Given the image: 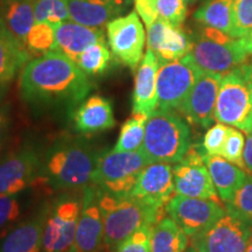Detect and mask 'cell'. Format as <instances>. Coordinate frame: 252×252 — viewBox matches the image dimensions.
<instances>
[{
    "instance_id": "6da1fadb",
    "label": "cell",
    "mask_w": 252,
    "mask_h": 252,
    "mask_svg": "<svg viewBox=\"0 0 252 252\" xmlns=\"http://www.w3.org/2000/svg\"><path fill=\"white\" fill-rule=\"evenodd\" d=\"M93 88L86 72L56 50L30 60L19 78L21 99L37 110L68 108L72 111Z\"/></svg>"
},
{
    "instance_id": "7a4b0ae2",
    "label": "cell",
    "mask_w": 252,
    "mask_h": 252,
    "mask_svg": "<svg viewBox=\"0 0 252 252\" xmlns=\"http://www.w3.org/2000/svg\"><path fill=\"white\" fill-rule=\"evenodd\" d=\"M102 150L83 137H61L42 153L40 187L53 191L82 190L93 182Z\"/></svg>"
},
{
    "instance_id": "3957f363",
    "label": "cell",
    "mask_w": 252,
    "mask_h": 252,
    "mask_svg": "<svg viewBox=\"0 0 252 252\" xmlns=\"http://www.w3.org/2000/svg\"><path fill=\"white\" fill-rule=\"evenodd\" d=\"M99 206L103 215L105 243L112 252L132 232L144 225H156L166 209H158L131 195H112L99 189Z\"/></svg>"
},
{
    "instance_id": "277c9868",
    "label": "cell",
    "mask_w": 252,
    "mask_h": 252,
    "mask_svg": "<svg viewBox=\"0 0 252 252\" xmlns=\"http://www.w3.org/2000/svg\"><path fill=\"white\" fill-rule=\"evenodd\" d=\"M189 125L178 113L157 109L146 124L141 152L151 162L178 163L191 146Z\"/></svg>"
},
{
    "instance_id": "5b68a950",
    "label": "cell",
    "mask_w": 252,
    "mask_h": 252,
    "mask_svg": "<svg viewBox=\"0 0 252 252\" xmlns=\"http://www.w3.org/2000/svg\"><path fill=\"white\" fill-rule=\"evenodd\" d=\"M193 39L189 56L204 72L224 75L248 61V52L242 39H235L224 32L202 26Z\"/></svg>"
},
{
    "instance_id": "8992f818",
    "label": "cell",
    "mask_w": 252,
    "mask_h": 252,
    "mask_svg": "<svg viewBox=\"0 0 252 252\" xmlns=\"http://www.w3.org/2000/svg\"><path fill=\"white\" fill-rule=\"evenodd\" d=\"M82 208V190L61 191L46 201L42 252H68L74 245Z\"/></svg>"
},
{
    "instance_id": "52a82bcc",
    "label": "cell",
    "mask_w": 252,
    "mask_h": 252,
    "mask_svg": "<svg viewBox=\"0 0 252 252\" xmlns=\"http://www.w3.org/2000/svg\"><path fill=\"white\" fill-rule=\"evenodd\" d=\"M149 163L141 150L134 152L102 151L91 184L105 193L118 196L130 195L141 172Z\"/></svg>"
},
{
    "instance_id": "ba28073f",
    "label": "cell",
    "mask_w": 252,
    "mask_h": 252,
    "mask_svg": "<svg viewBox=\"0 0 252 252\" xmlns=\"http://www.w3.org/2000/svg\"><path fill=\"white\" fill-rule=\"evenodd\" d=\"M215 121L247 134L252 132V93L241 67L226 72L220 80Z\"/></svg>"
},
{
    "instance_id": "9c48e42d",
    "label": "cell",
    "mask_w": 252,
    "mask_h": 252,
    "mask_svg": "<svg viewBox=\"0 0 252 252\" xmlns=\"http://www.w3.org/2000/svg\"><path fill=\"white\" fill-rule=\"evenodd\" d=\"M202 72L189 55L176 61L161 63L157 78L158 109L162 111H180Z\"/></svg>"
},
{
    "instance_id": "30bf717a",
    "label": "cell",
    "mask_w": 252,
    "mask_h": 252,
    "mask_svg": "<svg viewBox=\"0 0 252 252\" xmlns=\"http://www.w3.org/2000/svg\"><path fill=\"white\" fill-rule=\"evenodd\" d=\"M42 154L32 145H24L0 158V196L39 188Z\"/></svg>"
},
{
    "instance_id": "8fae6325",
    "label": "cell",
    "mask_w": 252,
    "mask_h": 252,
    "mask_svg": "<svg viewBox=\"0 0 252 252\" xmlns=\"http://www.w3.org/2000/svg\"><path fill=\"white\" fill-rule=\"evenodd\" d=\"M252 224L226 212L209 228L190 237V247L198 252H245Z\"/></svg>"
},
{
    "instance_id": "7c38bea8",
    "label": "cell",
    "mask_w": 252,
    "mask_h": 252,
    "mask_svg": "<svg viewBox=\"0 0 252 252\" xmlns=\"http://www.w3.org/2000/svg\"><path fill=\"white\" fill-rule=\"evenodd\" d=\"M106 35L110 49L119 62L131 70L139 67L144 58L146 34L137 12L110 21L106 26Z\"/></svg>"
},
{
    "instance_id": "4fadbf2b",
    "label": "cell",
    "mask_w": 252,
    "mask_h": 252,
    "mask_svg": "<svg viewBox=\"0 0 252 252\" xmlns=\"http://www.w3.org/2000/svg\"><path fill=\"white\" fill-rule=\"evenodd\" d=\"M166 212L189 237L203 231L226 213L220 200L189 197L175 194L166 206Z\"/></svg>"
},
{
    "instance_id": "5bb4252c",
    "label": "cell",
    "mask_w": 252,
    "mask_h": 252,
    "mask_svg": "<svg viewBox=\"0 0 252 252\" xmlns=\"http://www.w3.org/2000/svg\"><path fill=\"white\" fill-rule=\"evenodd\" d=\"M206 154L202 145L191 144L181 161L174 163L173 179L176 194L189 197L220 200L204 162Z\"/></svg>"
},
{
    "instance_id": "9a60e30c",
    "label": "cell",
    "mask_w": 252,
    "mask_h": 252,
    "mask_svg": "<svg viewBox=\"0 0 252 252\" xmlns=\"http://www.w3.org/2000/svg\"><path fill=\"white\" fill-rule=\"evenodd\" d=\"M71 252H111L105 243L99 188L90 184L82 189V208Z\"/></svg>"
},
{
    "instance_id": "2e32d148",
    "label": "cell",
    "mask_w": 252,
    "mask_h": 252,
    "mask_svg": "<svg viewBox=\"0 0 252 252\" xmlns=\"http://www.w3.org/2000/svg\"><path fill=\"white\" fill-rule=\"evenodd\" d=\"M223 75L202 72L181 106L180 113L189 124L208 128L215 121V106Z\"/></svg>"
},
{
    "instance_id": "e0dca14e",
    "label": "cell",
    "mask_w": 252,
    "mask_h": 252,
    "mask_svg": "<svg viewBox=\"0 0 252 252\" xmlns=\"http://www.w3.org/2000/svg\"><path fill=\"white\" fill-rule=\"evenodd\" d=\"M173 166L165 162H151L141 172L130 195L158 209H166L174 196Z\"/></svg>"
},
{
    "instance_id": "ac0fdd59",
    "label": "cell",
    "mask_w": 252,
    "mask_h": 252,
    "mask_svg": "<svg viewBox=\"0 0 252 252\" xmlns=\"http://www.w3.org/2000/svg\"><path fill=\"white\" fill-rule=\"evenodd\" d=\"M147 49H151L159 63L176 61L189 54L193 39L181 27H175L161 19H157L147 27Z\"/></svg>"
},
{
    "instance_id": "d6986e66",
    "label": "cell",
    "mask_w": 252,
    "mask_h": 252,
    "mask_svg": "<svg viewBox=\"0 0 252 252\" xmlns=\"http://www.w3.org/2000/svg\"><path fill=\"white\" fill-rule=\"evenodd\" d=\"M46 202L0 237V252H42Z\"/></svg>"
},
{
    "instance_id": "ffe728a7",
    "label": "cell",
    "mask_w": 252,
    "mask_h": 252,
    "mask_svg": "<svg viewBox=\"0 0 252 252\" xmlns=\"http://www.w3.org/2000/svg\"><path fill=\"white\" fill-rule=\"evenodd\" d=\"M72 124L80 134H94L116 126L111 100L99 94L87 97L72 110Z\"/></svg>"
},
{
    "instance_id": "44dd1931",
    "label": "cell",
    "mask_w": 252,
    "mask_h": 252,
    "mask_svg": "<svg viewBox=\"0 0 252 252\" xmlns=\"http://www.w3.org/2000/svg\"><path fill=\"white\" fill-rule=\"evenodd\" d=\"M159 60L151 49H147L137 68L132 94V113L151 115L158 109L157 78Z\"/></svg>"
},
{
    "instance_id": "7402d4cb",
    "label": "cell",
    "mask_w": 252,
    "mask_h": 252,
    "mask_svg": "<svg viewBox=\"0 0 252 252\" xmlns=\"http://www.w3.org/2000/svg\"><path fill=\"white\" fill-rule=\"evenodd\" d=\"M99 42H106L104 30L100 28L88 27L71 20L55 27L54 50L65 55L75 63L84 50Z\"/></svg>"
},
{
    "instance_id": "603a6c76",
    "label": "cell",
    "mask_w": 252,
    "mask_h": 252,
    "mask_svg": "<svg viewBox=\"0 0 252 252\" xmlns=\"http://www.w3.org/2000/svg\"><path fill=\"white\" fill-rule=\"evenodd\" d=\"M209 174L217 195L223 203L231 202L239 188L247 180L245 169L234 165L220 156H204Z\"/></svg>"
},
{
    "instance_id": "cb8c5ba5",
    "label": "cell",
    "mask_w": 252,
    "mask_h": 252,
    "mask_svg": "<svg viewBox=\"0 0 252 252\" xmlns=\"http://www.w3.org/2000/svg\"><path fill=\"white\" fill-rule=\"evenodd\" d=\"M68 6L71 21L100 30L124 12L112 0H68Z\"/></svg>"
},
{
    "instance_id": "d4e9b609",
    "label": "cell",
    "mask_w": 252,
    "mask_h": 252,
    "mask_svg": "<svg viewBox=\"0 0 252 252\" xmlns=\"http://www.w3.org/2000/svg\"><path fill=\"white\" fill-rule=\"evenodd\" d=\"M30 59L27 49L12 35L0 19V88H8Z\"/></svg>"
},
{
    "instance_id": "484cf974",
    "label": "cell",
    "mask_w": 252,
    "mask_h": 252,
    "mask_svg": "<svg viewBox=\"0 0 252 252\" xmlns=\"http://www.w3.org/2000/svg\"><path fill=\"white\" fill-rule=\"evenodd\" d=\"M0 19L12 35L25 47L28 33L35 24L33 0H1Z\"/></svg>"
},
{
    "instance_id": "4316f807",
    "label": "cell",
    "mask_w": 252,
    "mask_h": 252,
    "mask_svg": "<svg viewBox=\"0 0 252 252\" xmlns=\"http://www.w3.org/2000/svg\"><path fill=\"white\" fill-rule=\"evenodd\" d=\"M35 188H30L18 194L0 196V237L32 213V203L34 201L33 190Z\"/></svg>"
},
{
    "instance_id": "83f0119b",
    "label": "cell",
    "mask_w": 252,
    "mask_h": 252,
    "mask_svg": "<svg viewBox=\"0 0 252 252\" xmlns=\"http://www.w3.org/2000/svg\"><path fill=\"white\" fill-rule=\"evenodd\" d=\"M189 242V236L171 217H163L152 229V252H185Z\"/></svg>"
},
{
    "instance_id": "f1b7e54d",
    "label": "cell",
    "mask_w": 252,
    "mask_h": 252,
    "mask_svg": "<svg viewBox=\"0 0 252 252\" xmlns=\"http://www.w3.org/2000/svg\"><path fill=\"white\" fill-rule=\"evenodd\" d=\"M234 0H208L194 13V19L202 26L231 34Z\"/></svg>"
},
{
    "instance_id": "f546056e",
    "label": "cell",
    "mask_w": 252,
    "mask_h": 252,
    "mask_svg": "<svg viewBox=\"0 0 252 252\" xmlns=\"http://www.w3.org/2000/svg\"><path fill=\"white\" fill-rule=\"evenodd\" d=\"M149 117V115H144V113H132L131 117L122 124L117 143L112 150L117 152L139 151L144 143Z\"/></svg>"
},
{
    "instance_id": "4dcf8cb0",
    "label": "cell",
    "mask_w": 252,
    "mask_h": 252,
    "mask_svg": "<svg viewBox=\"0 0 252 252\" xmlns=\"http://www.w3.org/2000/svg\"><path fill=\"white\" fill-rule=\"evenodd\" d=\"M108 42H99L90 46L78 56L76 64L88 76H97L109 68L112 59V52L108 48Z\"/></svg>"
},
{
    "instance_id": "1f68e13d",
    "label": "cell",
    "mask_w": 252,
    "mask_h": 252,
    "mask_svg": "<svg viewBox=\"0 0 252 252\" xmlns=\"http://www.w3.org/2000/svg\"><path fill=\"white\" fill-rule=\"evenodd\" d=\"M35 23H48L56 27L70 20L68 0H33Z\"/></svg>"
},
{
    "instance_id": "d6a6232c",
    "label": "cell",
    "mask_w": 252,
    "mask_h": 252,
    "mask_svg": "<svg viewBox=\"0 0 252 252\" xmlns=\"http://www.w3.org/2000/svg\"><path fill=\"white\" fill-rule=\"evenodd\" d=\"M25 47L31 56H41L54 50L55 27L48 23H35L28 33Z\"/></svg>"
},
{
    "instance_id": "836d02e7",
    "label": "cell",
    "mask_w": 252,
    "mask_h": 252,
    "mask_svg": "<svg viewBox=\"0 0 252 252\" xmlns=\"http://www.w3.org/2000/svg\"><path fill=\"white\" fill-rule=\"evenodd\" d=\"M225 210L235 214L242 220L252 224V175L248 178L241 188L238 189L231 202L225 203Z\"/></svg>"
},
{
    "instance_id": "e575fe53",
    "label": "cell",
    "mask_w": 252,
    "mask_h": 252,
    "mask_svg": "<svg viewBox=\"0 0 252 252\" xmlns=\"http://www.w3.org/2000/svg\"><path fill=\"white\" fill-rule=\"evenodd\" d=\"M252 31V0H234L232 4V30L235 39L243 37Z\"/></svg>"
},
{
    "instance_id": "d590c367",
    "label": "cell",
    "mask_w": 252,
    "mask_h": 252,
    "mask_svg": "<svg viewBox=\"0 0 252 252\" xmlns=\"http://www.w3.org/2000/svg\"><path fill=\"white\" fill-rule=\"evenodd\" d=\"M158 19L175 27H181L187 17V2L185 0H156Z\"/></svg>"
},
{
    "instance_id": "8d00e7d4",
    "label": "cell",
    "mask_w": 252,
    "mask_h": 252,
    "mask_svg": "<svg viewBox=\"0 0 252 252\" xmlns=\"http://www.w3.org/2000/svg\"><path fill=\"white\" fill-rule=\"evenodd\" d=\"M154 225H144L122 241L112 252H152L151 237Z\"/></svg>"
},
{
    "instance_id": "74e56055",
    "label": "cell",
    "mask_w": 252,
    "mask_h": 252,
    "mask_svg": "<svg viewBox=\"0 0 252 252\" xmlns=\"http://www.w3.org/2000/svg\"><path fill=\"white\" fill-rule=\"evenodd\" d=\"M245 147V137L244 133H242L241 130L235 127H229L228 135L223 146L222 154L224 159L228 160L234 165L241 167L244 169V161H243V153Z\"/></svg>"
},
{
    "instance_id": "f35d334b",
    "label": "cell",
    "mask_w": 252,
    "mask_h": 252,
    "mask_svg": "<svg viewBox=\"0 0 252 252\" xmlns=\"http://www.w3.org/2000/svg\"><path fill=\"white\" fill-rule=\"evenodd\" d=\"M230 126L219 124L210 126L203 135L202 147L208 156H220L223 146H224L226 135H228Z\"/></svg>"
},
{
    "instance_id": "ab89813d",
    "label": "cell",
    "mask_w": 252,
    "mask_h": 252,
    "mask_svg": "<svg viewBox=\"0 0 252 252\" xmlns=\"http://www.w3.org/2000/svg\"><path fill=\"white\" fill-rule=\"evenodd\" d=\"M12 125V106L8 102H2L0 104V158L4 156V151L7 146L9 138H11Z\"/></svg>"
},
{
    "instance_id": "60d3db41",
    "label": "cell",
    "mask_w": 252,
    "mask_h": 252,
    "mask_svg": "<svg viewBox=\"0 0 252 252\" xmlns=\"http://www.w3.org/2000/svg\"><path fill=\"white\" fill-rule=\"evenodd\" d=\"M135 9L140 19H143L146 28L150 27L158 19L156 0H135Z\"/></svg>"
},
{
    "instance_id": "b9f144b4",
    "label": "cell",
    "mask_w": 252,
    "mask_h": 252,
    "mask_svg": "<svg viewBox=\"0 0 252 252\" xmlns=\"http://www.w3.org/2000/svg\"><path fill=\"white\" fill-rule=\"evenodd\" d=\"M243 161H244V169L252 175V132L248 133L247 140H245Z\"/></svg>"
},
{
    "instance_id": "7bdbcfd3",
    "label": "cell",
    "mask_w": 252,
    "mask_h": 252,
    "mask_svg": "<svg viewBox=\"0 0 252 252\" xmlns=\"http://www.w3.org/2000/svg\"><path fill=\"white\" fill-rule=\"evenodd\" d=\"M242 72H243L245 80H247L249 87H250L251 93H252V61L251 62H245L241 65Z\"/></svg>"
},
{
    "instance_id": "ee69618b",
    "label": "cell",
    "mask_w": 252,
    "mask_h": 252,
    "mask_svg": "<svg viewBox=\"0 0 252 252\" xmlns=\"http://www.w3.org/2000/svg\"><path fill=\"white\" fill-rule=\"evenodd\" d=\"M239 39H242V42H243L244 48L247 49L248 54L252 55V31L249 34H247L245 36L239 37Z\"/></svg>"
},
{
    "instance_id": "f6af8a7d",
    "label": "cell",
    "mask_w": 252,
    "mask_h": 252,
    "mask_svg": "<svg viewBox=\"0 0 252 252\" xmlns=\"http://www.w3.org/2000/svg\"><path fill=\"white\" fill-rule=\"evenodd\" d=\"M112 1L116 2V4H117L119 7H122L123 9H124V11H125V8L131 4V0H112Z\"/></svg>"
},
{
    "instance_id": "bcb514c9",
    "label": "cell",
    "mask_w": 252,
    "mask_h": 252,
    "mask_svg": "<svg viewBox=\"0 0 252 252\" xmlns=\"http://www.w3.org/2000/svg\"><path fill=\"white\" fill-rule=\"evenodd\" d=\"M7 90L8 88H0V104L2 102H5L6 94H7Z\"/></svg>"
},
{
    "instance_id": "7dc6e473",
    "label": "cell",
    "mask_w": 252,
    "mask_h": 252,
    "mask_svg": "<svg viewBox=\"0 0 252 252\" xmlns=\"http://www.w3.org/2000/svg\"><path fill=\"white\" fill-rule=\"evenodd\" d=\"M245 252H252V235H251L250 241H249V243H248V248H247V251H245Z\"/></svg>"
},
{
    "instance_id": "c3c4849f",
    "label": "cell",
    "mask_w": 252,
    "mask_h": 252,
    "mask_svg": "<svg viewBox=\"0 0 252 252\" xmlns=\"http://www.w3.org/2000/svg\"><path fill=\"white\" fill-rule=\"evenodd\" d=\"M185 252H198V251L196 250V249H194L193 247H188L187 250H186Z\"/></svg>"
},
{
    "instance_id": "681fc988",
    "label": "cell",
    "mask_w": 252,
    "mask_h": 252,
    "mask_svg": "<svg viewBox=\"0 0 252 252\" xmlns=\"http://www.w3.org/2000/svg\"><path fill=\"white\" fill-rule=\"evenodd\" d=\"M186 2H187V4H191V2H194V1H196V0H185Z\"/></svg>"
},
{
    "instance_id": "f907efd6",
    "label": "cell",
    "mask_w": 252,
    "mask_h": 252,
    "mask_svg": "<svg viewBox=\"0 0 252 252\" xmlns=\"http://www.w3.org/2000/svg\"><path fill=\"white\" fill-rule=\"evenodd\" d=\"M68 252H71V251H68Z\"/></svg>"
},
{
    "instance_id": "816d5d0a",
    "label": "cell",
    "mask_w": 252,
    "mask_h": 252,
    "mask_svg": "<svg viewBox=\"0 0 252 252\" xmlns=\"http://www.w3.org/2000/svg\"><path fill=\"white\" fill-rule=\"evenodd\" d=\"M134 1H135V0H134Z\"/></svg>"
}]
</instances>
